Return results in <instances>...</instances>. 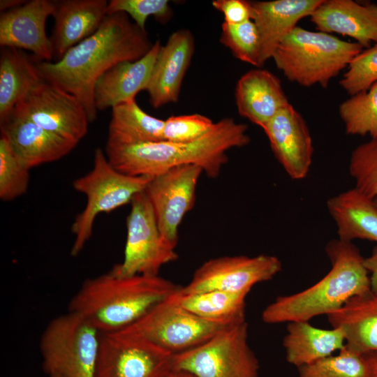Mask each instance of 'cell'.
<instances>
[{"label": "cell", "instance_id": "ffe728a7", "mask_svg": "<svg viewBox=\"0 0 377 377\" xmlns=\"http://www.w3.org/2000/svg\"><path fill=\"white\" fill-rule=\"evenodd\" d=\"M316 30L353 38L363 48L377 43V4L323 0L310 16Z\"/></svg>", "mask_w": 377, "mask_h": 377}, {"label": "cell", "instance_id": "e575fe53", "mask_svg": "<svg viewBox=\"0 0 377 377\" xmlns=\"http://www.w3.org/2000/svg\"><path fill=\"white\" fill-rule=\"evenodd\" d=\"M375 83H377V43L354 57L339 82L341 88L350 96L368 90Z\"/></svg>", "mask_w": 377, "mask_h": 377}, {"label": "cell", "instance_id": "9a60e30c", "mask_svg": "<svg viewBox=\"0 0 377 377\" xmlns=\"http://www.w3.org/2000/svg\"><path fill=\"white\" fill-rule=\"evenodd\" d=\"M271 149L288 176L306 177L313 154L312 138L302 114L290 104L281 109L263 128Z\"/></svg>", "mask_w": 377, "mask_h": 377}, {"label": "cell", "instance_id": "8992f818", "mask_svg": "<svg viewBox=\"0 0 377 377\" xmlns=\"http://www.w3.org/2000/svg\"><path fill=\"white\" fill-rule=\"evenodd\" d=\"M151 178L120 172L111 165L105 153L96 148L92 169L73 182V188L86 196L87 202L71 226L74 241L71 255L76 256L82 251L92 235L98 214L131 203L136 194L145 191Z\"/></svg>", "mask_w": 377, "mask_h": 377}, {"label": "cell", "instance_id": "ee69618b", "mask_svg": "<svg viewBox=\"0 0 377 377\" xmlns=\"http://www.w3.org/2000/svg\"><path fill=\"white\" fill-rule=\"evenodd\" d=\"M374 200V202H375V204H376V205L377 207V198H376Z\"/></svg>", "mask_w": 377, "mask_h": 377}, {"label": "cell", "instance_id": "3957f363", "mask_svg": "<svg viewBox=\"0 0 377 377\" xmlns=\"http://www.w3.org/2000/svg\"><path fill=\"white\" fill-rule=\"evenodd\" d=\"M159 275L121 276L112 269L86 279L71 298L68 311L93 325L101 334L128 327L180 288Z\"/></svg>", "mask_w": 377, "mask_h": 377}, {"label": "cell", "instance_id": "8fae6325", "mask_svg": "<svg viewBox=\"0 0 377 377\" xmlns=\"http://www.w3.org/2000/svg\"><path fill=\"white\" fill-rule=\"evenodd\" d=\"M12 112L77 145L88 131L89 120L81 102L71 94L44 80L29 92Z\"/></svg>", "mask_w": 377, "mask_h": 377}, {"label": "cell", "instance_id": "8d00e7d4", "mask_svg": "<svg viewBox=\"0 0 377 377\" xmlns=\"http://www.w3.org/2000/svg\"><path fill=\"white\" fill-rule=\"evenodd\" d=\"M214 123L200 114L171 116L165 120L163 140L173 142H188L205 135Z\"/></svg>", "mask_w": 377, "mask_h": 377}, {"label": "cell", "instance_id": "83f0119b", "mask_svg": "<svg viewBox=\"0 0 377 377\" xmlns=\"http://www.w3.org/2000/svg\"><path fill=\"white\" fill-rule=\"evenodd\" d=\"M165 120L145 112L135 100L112 108L108 143L138 145L163 141Z\"/></svg>", "mask_w": 377, "mask_h": 377}, {"label": "cell", "instance_id": "f546056e", "mask_svg": "<svg viewBox=\"0 0 377 377\" xmlns=\"http://www.w3.org/2000/svg\"><path fill=\"white\" fill-rule=\"evenodd\" d=\"M339 114L348 135L377 140V83L340 103Z\"/></svg>", "mask_w": 377, "mask_h": 377}, {"label": "cell", "instance_id": "5b68a950", "mask_svg": "<svg viewBox=\"0 0 377 377\" xmlns=\"http://www.w3.org/2000/svg\"><path fill=\"white\" fill-rule=\"evenodd\" d=\"M362 50L356 42L297 26L280 42L272 59L290 82L325 88Z\"/></svg>", "mask_w": 377, "mask_h": 377}, {"label": "cell", "instance_id": "1f68e13d", "mask_svg": "<svg viewBox=\"0 0 377 377\" xmlns=\"http://www.w3.org/2000/svg\"><path fill=\"white\" fill-rule=\"evenodd\" d=\"M220 42L240 61L260 67V42L258 29L250 20L238 24L223 22Z\"/></svg>", "mask_w": 377, "mask_h": 377}, {"label": "cell", "instance_id": "4dcf8cb0", "mask_svg": "<svg viewBox=\"0 0 377 377\" xmlns=\"http://www.w3.org/2000/svg\"><path fill=\"white\" fill-rule=\"evenodd\" d=\"M298 377H367L369 363L366 353L348 346L311 364L300 367Z\"/></svg>", "mask_w": 377, "mask_h": 377}, {"label": "cell", "instance_id": "60d3db41", "mask_svg": "<svg viewBox=\"0 0 377 377\" xmlns=\"http://www.w3.org/2000/svg\"><path fill=\"white\" fill-rule=\"evenodd\" d=\"M369 363V373L367 377H377V352L367 353Z\"/></svg>", "mask_w": 377, "mask_h": 377}, {"label": "cell", "instance_id": "b9f144b4", "mask_svg": "<svg viewBox=\"0 0 377 377\" xmlns=\"http://www.w3.org/2000/svg\"><path fill=\"white\" fill-rule=\"evenodd\" d=\"M163 377H195L192 374L182 371V370H175L171 369L168 373H166Z\"/></svg>", "mask_w": 377, "mask_h": 377}, {"label": "cell", "instance_id": "d6986e66", "mask_svg": "<svg viewBox=\"0 0 377 377\" xmlns=\"http://www.w3.org/2000/svg\"><path fill=\"white\" fill-rule=\"evenodd\" d=\"M54 28L50 38L53 59H61L66 52L98 30L108 15L106 0H56Z\"/></svg>", "mask_w": 377, "mask_h": 377}, {"label": "cell", "instance_id": "ab89813d", "mask_svg": "<svg viewBox=\"0 0 377 377\" xmlns=\"http://www.w3.org/2000/svg\"><path fill=\"white\" fill-rule=\"evenodd\" d=\"M27 1L26 0H1L0 1V10L1 13L17 8Z\"/></svg>", "mask_w": 377, "mask_h": 377}, {"label": "cell", "instance_id": "e0dca14e", "mask_svg": "<svg viewBox=\"0 0 377 377\" xmlns=\"http://www.w3.org/2000/svg\"><path fill=\"white\" fill-rule=\"evenodd\" d=\"M194 50V36L185 29L174 31L161 46L146 90L154 108L178 101Z\"/></svg>", "mask_w": 377, "mask_h": 377}, {"label": "cell", "instance_id": "7bdbcfd3", "mask_svg": "<svg viewBox=\"0 0 377 377\" xmlns=\"http://www.w3.org/2000/svg\"><path fill=\"white\" fill-rule=\"evenodd\" d=\"M50 376V377H61V376H58V375H50V376Z\"/></svg>", "mask_w": 377, "mask_h": 377}, {"label": "cell", "instance_id": "d6a6232c", "mask_svg": "<svg viewBox=\"0 0 377 377\" xmlns=\"http://www.w3.org/2000/svg\"><path fill=\"white\" fill-rule=\"evenodd\" d=\"M29 170L17 156L8 140L0 138V198L13 200L26 193Z\"/></svg>", "mask_w": 377, "mask_h": 377}, {"label": "cell", "instance_id": "4316f807", "mask_svg": "<svg viewBox=\"0 0 377 377\" xmlns=\"http://www.w3.org/2000/svg\"><path fill=\"white\" fill-rule=\"evenodd\" d=\"M36 60L23 50L1 47L0 53V122L43 79Z\"/></svg>", "mask_w": 377, "mask_h": 377}, {"label": "cell", "instance_id": "d4e9b609", "mask_svg": "<svg viewBox=\"0 0 377 377\" xmlns=\"http://www.w3.org/2000/svg\"><path fill=\"white\" fill-rule=\"evenodd\" d=\"M345 344V334L340 328H318L309 321L288 323L283 340L287 362L297 368L330 356Z\"/></svg>", "mask_w": 377, "mask_h": 377}, {"label": "cell", "instance_id": "4fadbf2b", "mask_svg": "<svg viewBox=\"0 0 377 377\" xmlns=\"http://www.w3.org/2000/svg\"><path fill=\"white\" fill-rule=\"evenodd\" d=\"M202 172L196 165L174 167L152 177L144 191L162 237L174 248L178 242L179 226L194 207L196 186Z\"/></svg>", "mask_w": 377, "mask_h": 377}, {"label": "cell", "instance_id": "2e32d148", "mask_svg": "<svg viewBox=\"0 0 377 377\" xmlns=\"http://www.w3.org/2000/svg\"><path fill=\"white\" fill-rule=\"evenodd\" d=\"M54 9V1L31 0L1 13V47L27 50L38 61H51L52 47L45 24Z\"/></svg>", "mask_w": 377, "mask_h": 377}, {"label": "cell", "instance_id": "836d02e7", "mask_svg": "<svg viewBox=\"0 0 377 377\" xmlns=\"http://www.w3.org/2000/svg\"><path fill=\"white\" fill-rule=\"evenodd\" d=\"M349 172L355 189L371 200L377 198V140L371 139L353 150Z\"/></svg>", "mask_w": 377, "mask_h": 377}, {"label": "cell", "instance_id": "74e56055", "mask_svg": "<svg viewBox=\"0 0 377 377\" xmlns=\"http://www.w3.org/2000/svg\"><path fill=\"white\" fill-rule=\"evenodd\" d=\"M212 6L223 15L225 23L238 24L251 20V1L245 0H214Z\"/></svg>", "mask_w": 377, "mask_h": 377}, {"label": "cell", "instance_id": "7a4b0ae2", "mask_svg": "<svg viewBox=\"0 0 377 377\" xmlns=\"http://www.w3.org/2000/svg\"><path fill=\"white\" fill-rule=\"evenodd\" d=\"M247 131L246 124L226 117L194 141L130 145L107 142L105 153L111 165L127 175L154 177L174 167L196 165L208 177L216 178L228 162V151L250 143Z\"/></svg>", "mask_w": 377, "mask_h": 377}, {"label": "cell", "instance_id": "cb8c5ba5", "mask_svg": "<svg viewBox=\"0 0 377 377\" xmlns=\"http://www.w3.org/2000/svg\"><path fill=\"white\" fill-rule=\"evenodd\" d=\"M332 327L343 330L346 346L362 353L377 352V295L371 291L327 315Z\"/></svg>", "mask_w": 377, "mask_h": 377}, {"label": "cell", "instance_id": "f1b7e54d", "mask_svg": "<svg viewBox=\"0 0 377 377\" xmlns=\"http://www.w3.org/2000/svg\"><path fill=\"white\" fill-rule=\"evenodd\" d=\"M179 290L172 295L174 301L202 319L227 325L246 321L249 293L210 290L183 294Z\"/></svg>", "mask_w": 377, "mask_h": 377}, {"label": "cell", "instance_id": "f35d334b", "mask_svg": "<svg viewBox=\"0 0 377 377\" xmlns=\"http://www.w3.org/2000/svg\"><path fill=\"white\" fill-rule=\"evenodd\" d=\"M364 263L369 274H370L371 292L377 295V245L373 248L371 255L364 258Z\"/></svg>", "mask_w": 377, "mask_h": 377}, {"label": "cell", "instance_id": "ac0fdd59", "mask_svg": "<svg viewBox=\"0 0 377 377\" xmlns=\"http://www.w3.org/2000/svg\"><path fill=\"white\" fill-rule=\"evenodd\" d=\"M0 126L1 136L8 140L29 169L59 160L77 145L14 112L1 121Z\"/></svg>", "mask_w": 377, "mask_h": 377}, {"label": "cell", "instance_id": "d590c367", "mask_svg": "<svg viewBox=\"0 0 377 377\" xmlns=\"http://www.w3.org/2000/svg\"><path fill=\"white\" fill-rule=\"evenodd\" d=\"M107 13L108 15L124 13L142 29H145L146 21L150 16L165 24L172 15L168 0H111L108 1Z\"/></svg>", "mask_w": 377, "mask_h": 377}, {"label": "cell", "instance_id": "6da1fadb", "mask_svg": "<svg viewBox=\"0 0 377 377\" xmlns=\"http://www.w3.org/2000/svg\"><path fill=\"white\" fill-rule=\"evenodd\" d=\"M153 45L145 29L127 14L116 13L108 15L97 31L69 49L59 61L36 64L44 80L81 102L92 122L98 112L94 87L98 78L117 63L142 58Z\"/></svg>", "mask_w": 377, "mask_h": 377}, {"label": "cell", "instance_id": "7402d4cb", "mask_svg": "<svg viewBox=\"0 0 377 377\" xmlns=\"http://www.w3.org/2000/svg\"><path fill=\"white\" fill-rule=\"evenodd\" d=\"M161 46L156 40L142 58L117 63L98 78L94 87L97 111L135 100L140 91L147 90Z\"/></svg>", "mask_w": 377, "mask_h": 377}, {"label": "cell", "instance_id": "52a82bcc", "mask_svg": "<svg viewBox=\"0 0 377 377\" xmlns=\"http://www.w3.org/2000/svg\"><path fill=\"white\" fill-rule=\"evenodd\" d=\"M101 337L98 330L74 313L54 318L40 340L43 369L49 376L95 377Z\"/></svg>", "mask_w": 377, "mask_h": 377}, {"label": "cell", "instance_id": "7c38bea8", "mask_svg": "<svg viewBox=\"0 0 377 377\" xmlns=\"http://www.w3.org/2000/svg\"><path fill=\"white\" fill-rule=\"evenodd\" d=\"M281 269V261L274 256H221L201 265L179 292L183 294L210 290L249 293L253 286L272 279Z\"/></svg>", "mask_w": 377, "mask_h": 377}, {"label": "cell", "instance_id": "603a6c76", "mask_svg": "<svg viewBox=\"0 0 377 377\" xmlns=\"http://www.w3.org/2000/svg\"><path fill=\"white\" fill-rule=\"evenodd\" d=\"M235 97L239 115L263 129L290 103L281 80L260 68L249 71L239 77Z\"/></svg>", "mask_w": 377, "mask_h": 377}, {"label": "cell", "instance_id": "9c48e42d", "mask_svg": "<svg viewBox=\"0 0 377 377\" xmlns=\"http://www.w3.org/2000/svg\"><path fill=\"white\" fill-rule=\"evenodd\" d=\"M172 296L114 334L148 342L175 355L199 346L232 325L202 319L180 306Z\"/></svg>", "mask_w": 377, "mask_h": 377}, {"label": "cell", "instance_id": "5bb4252c", "mask_svg": "<svg viewBox=\"0 0 377 377\" xmlns=\"http://www.w3.org/2000/svg\"><path fill=\"white\" fill-rule=\"evenodd\" d=\"M172 356L142 340L101 334L95 377H163Z\"/></svg>", "mask_w": 377, "mask_h": 377}, {"label": "cell", "instance_id": "277c9868", "mask_svg": "<svg viewBox=\"0 0 377 377\" xmlns=\"http://www.w3.org/2000/svg\"><path fill=\"white\" fill-rule=\"evenodd\" d=\"M325 252L332 265L330 272L304 290L277 297L263 311L264 323L309 321L334 312L353 297L371 291L364 258L352 242L332 239L327 244Z\"/></svg>", "mask_w": 377, "mask_h": 377}, {"label": "cell", "instance_id": "ba28073f", "mask_svg": "<svg viewBox=\"0 0 377 377\" xmlns=\"http://www.w3.org/2000/svg\"><path fill=\"white\" fill-rule=\"evenodd\" d=\"M172 369L195 377H258L259 362L248 343L246 321L230 325L199 346L173 355Z\"/></svg>", "mask_w": 377, "mask_h": 377}, {"label": "cell", "instance_id": "30bf717a", "mask_svg": "<svg viewBox=\"0 0 377 377\" xmlns=\"http://www.w3.org/2000/svg\"><path fill=\"white\" fill-rule=\"evenodd\" d=\"M130 204L124 260L112 269L121 276L158 275L161 268L176 260L178 254L162 237L145 191L136 194Z\"/></svg>", "mask_w": 377, "mask_h": 377}, {"label": "cell", "instance_id": "484cf974", "mask_svg": "<svg viewBox=\"0 0 377 377\" xmlns=\"http://www.w3.org/2000/svg\"><path fill=\"white\" fill-rule=\"evenodd\" d=\"M327 207L337 226L338 238L377 242V207L374 200L353 188L330 198Z\"/></svg>", "mask_w": 377, "mask_h": 377}, {"label": "cell", "instance_id": "44dd1931", "mask_svg": "<svg viewBox=\"0 0 377 377\" xmlns=\"http://www.w3.org/2000/svg\"><path fill=\"white\" fill-rule=\"evenodd\" d=\"M323 0L251 1V20L260 36V67L272 56L280 42L297 23L310 17Z\"/></svg>", "mask_w": 377, "mask_h": 377}]
</instances>
